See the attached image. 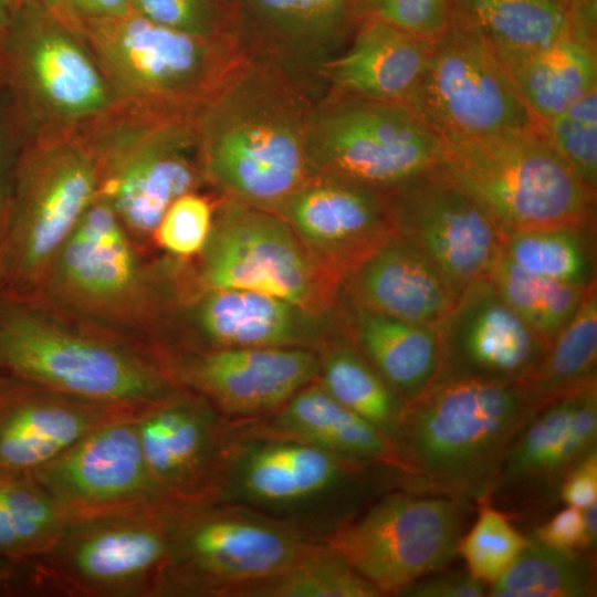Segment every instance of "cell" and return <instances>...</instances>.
<instances>
[{"label":"cell","mask_w":597,"mask_h":597,"mask_svg":"<svg viewBox=\"0 0 597 597\" xmlns=\"http://www.w3.org/2000/svg\"><path fill=\"white\" fill-rule=\"evenodd\" d=\"M322 94L243 54L195 115L206 185L220 197L275 212L313 176L306 129Z\"/></svg>","instance_id":"6da1fadb"},{"label":"cell","mask_w":597,"mask_h":597,"mask_svg":"<svg viewBox=\"0 0 597 597\" xmlns=\"http://www.w3.org/2000/svg\"><path fill=\"white\" fill-rule=\"evenodd\" d=\"M399 471L354 462L242 420H228L207 500L239 505L324 541L379 495Z\"/></svg>","instance_id":"7a4b0ae2"},{"label":"cell","mask_w":597,"mask_h":597,"mask_svg":"<svg viewBox=\"0 0 597 597\" xmlns=\"http://www.w3.org/2000/svg\"><path fill=\"white\" fill-rule=\"evenodd\" d=\"M538 406L520 383L438 378L405 405L392 440L398 489L489 500L515 434Z\"/></svg>","instance_id":"3957f363"},{"label":"cell","mask_w":597,"mask_h":597,"mask_svg":"<svg viewBox=\"0 0 597 597\" xmlns=\"http://www.w3.org/2000/svg\"><path fill=\"white\" fill-rule=\"evenodd\" d=\"M0 373L137 410L180 388L140 343L66 323L34 302L0 301Z\"/></svg>","instance_id":"277c9868"},{"label":"cell","mask_w":597,"mask_h":597,"mask_svg":"<svg viewBox=\"0 0 597 597\" xmlns=\"http://www.w3.org/2000/svg\"><path fill=\"white\" fill-rule=\"evenodd\" d=\"M439 168L512 232L596 226V193L575 175L543 124L442 139Z\"/></svg>","instance_id":"5b68a950"},{"label":"cell","mask_w":597,"mask_h":597,"mask_svg":"<svg viewBox=\"0 0 597 597\" xmlns=\"http://www.w3.org/2000/svg\"><path fill=\"white\" fill-rule=\"evenodd\" d=\"M98 189L96 163L77 133L24 139L0 235V301L34 300Z\"/></svg>","instance_id":"8992f818"},{"label":"cell","mask_w":597,"mask_h":597,"mask_svg":"<svg viewBox=\"0 0 597 597\" xmlns=\"http://www.w3.org/2000/svg\"><path fill=\"white\" fill-rule=\"evenodd\" d=\"M81 136L97 166V197L140 239L154 235L175 200L206 185L195 116H167L119 102Z\"/></svg>","instance_id":"52a82bcc"},{"label":"cell","mask_w":597,"mask_h":597,"mask_svg":"<svg viewBox=\"0 0 597 597\" xmlns=\"http://www.w3.org/2000/svg\"><path fill=\"white\" fill-rule=\"evenodd\" d=\"M0 83L24 139L74 134L119 102L82 35L36 2L0 45Z\"/></svg>","instance_id":"ba28073f"},{"label":"cell","mask_w":597,"mask_h":597,"mask_svg":"<svg viewBox=\"0 0 597 597\" xmlns=\"http://www.w3.org/2000/svg\"><path fill=\"white\" fill-rule=\"evenodd\" d=\"M176 259L147 266L111 206L97 197L52 261L33 301L103 323L163 321L175 295Z\"/></svg>","instance_id":"9c48e42d"},{"label":"cell","mask_w":597,"mask_h":597,"mask_svg":"<svg viewBox=\"0 0 597 597\" xmlns=\"http://www.w3.org/2000/svg\"><path fill=\"white\" fill-rule=\"evenodd\" d=\"M81 34L118 101L167 116H195L243 53L232 39H206L133 10L81 21Z\"/></svg>","instance_id":"30bf717a"},{"label":"cell","mask_w":597,"mask_h":597,"mask_svg":"<svg viewBox=\"0 0 597 597\" xmlns=\"http://www.w3.org/2000/svg\"><path fill=\"white\" fill-rule=\"evenodd\" d=\"M181 283L182 293L255 291L317 312L343 300L341 279L282 217L220 196L208 240L195 263L186 260Z\"/></svg>","instance_id":"8fae6325"},{"label":"cell","mask_w":597,"mask_h":597,"mask_svg":"<svg viewBox=\"0 0 597 597\" xmlns=\"http://www.w3.org/2000/svg\"><path fill=\"white\" fill-rule=\"evenodd\" d=\"M177 501L67 519L53 544L29 559L39 595L154 597Z\"/></svg>","instance_id":"7c38bea8"},{"label":"cell","mask_w":597,"mask_h":597,"mask_svg":"<svg viewBox=\"0 0 597 597\" xmlns=\"http://www.w3.org/2000/svg\"><path fill=\"white\" fill-rule=\"evenodd\" d=\"M442 138L409 106L324 91L306 129L312 175L391 193L437 168Z\"/></svg>","instance_id":"4fadbf2b"},{"label":"cell","mask_w":597,"mask_h":597,"mask_svg":"<svg viewBox=\"0 0 597 597\" xmlns=\"http://www.w3.org/2000/svg\"><path fill=\"white\" fill-rule=\"evenodd\" d=\"M314 542L247 507L177 502L154 597H227L284 567Z\"/></svg>","instance_id":"5bb4252c"},{"label":"cell","mask_w":597,"mask_h":597,"mask_svg":"<svg viewBox=\"0 0 597 597\" xmlns=\"http://www.w3.org/2000/svg\"><path fill=\"white\" fill-rule=\"evenodd\" d=\"M470 504L391 489L323 542L381 596H400L457 555Z\"/></svg>","instance_id":"9a60e30c"},{"label":"cell","mask_w":597,"mask_h":597,"mask_svg":"<svg viewBox=\"0 0 597 597\" xmlns=\"http://www.w3.org/2000/svg\"><path fill=\"white\" fill-rule=\"evenodd\" d=\"M406 105L442 139L540 123L494 50L455 24L432 41L426 67Z\"/></svg>","instance_id":"2e32d148"},{"label":"cell","mask_w":597,"mask_h":597,"mask_svg":"<svg viewBox=\"0 0 597 597\" xmlns=\"http://www.w3.org/2000/svg\"><path fill=\"white\" fill-rule=\"evenodd\" d=\"M164 318L171 328L160 347L302 348L322 350L347 332L341 306L317 312L270 294L235 290L182 293Z\"/></svg>","instance_id":"e0dca14e"},{"label":"cell","mask_w":597,"mask_h":597,"mask_svg":"<svg viewBox=\"0 0 597 597\" xmlns=\"http://www.w3.org/2000/svg\"><path fill=\"white\" fill-rule=\"evenodd\" d=\"M389 200L397 232L430 259L455 298L489 279L504 235L439 166L389 193Z\"/></svg>","instance_id":"ac0fdd59"},{"label":"cell","mask_w":597,"mask_h":597,"mask_svg":"<svg viewBox=\"0 0 597 597\" xmlns=\"http://www.w3.org/2000/svg\"><path fill=\"white\" fill-rule=\"evenodd\" d=\"M157 360L180 388L206 398L226 419L265 416L316 379L318 353L302 348L160 347Z\"/></svg>","instance_id":"d6986e66"},{"label":"cell","mask_w":597,"mask_h":597,"mask_svg":"<svg viewBox=\"0 0 597 597\" xmlns=\"http://www.w3.org/2000/svg\"><path fill=\"white\" fill-rule=\"evenodd\" d=\"M138 415L97 428L30 474L67 519L169 501L146 469Z\"/></svg>","instance_id":"ffe728a7"},{"label":"cell","mask_w":597,"mask_h":597,"mask_svg":"<svg viewBox=\"0 0 597 597\" xmlns=\"http://www.w3.org/2000/svg\"><path fill=\"white\" fill-rule=\"evenodd\" d=\"M233 38L247 56L324 91L322 69L357 25L356 0H227Z\"/></svg>","instance_id":"44dd1931"},{"label":"cell","mask_w":597,"mask_h":597,"mask_svg":"<svg viewBox=\"0 0 597 597\" xmlns=\"http://www.w3.org/2000/svg\"><path fill=\"white\" fill-rule=\"evenodd\" d=\"M341 281L396 233L389 195L314 175L274 212Z\"/></svg>","instance_id":"7402d4cb"},{"label":"cell","mask_w":597,"mask_h":597,"mask_svg":"<svg viewBox=\"0 0 597 597\" xmlns=\"http://www.w3.org/2000/svg\"><path fill=\"white\" fill-rule=\"evenodd\" d=\"M438 378L476 377L524 384L547 344L496 293L489 279L463 292L436 325Z\"/></svg>","instance_id":"603a6c76"},{"label":"cell","mask_w":597,"mask_h":597,"mask_svg":"<svg viewBox=\"0 0 597 597\" xmlns=\"http://www.w3.org/2000/svg\"><path fill=\"white\" fill-rule=\"evenodd\" d=\"M597 441V381L542 401L511 442L489 501L531 502L557 492Z\"/></svg>","instance_id":"cb8c5ba5"},{"label":"cell","mask_w":597,"mask_h":597,"mask_svg":"<svg viewBox=\"0 0 597 597\" xmlns=\"http://www.w3.org/2000/svg\"><path fill=\"white\" fill-rule=\"evenodd\" d=\"M227 419L203 397L185 388L136 418L148 474L169 501L207 500L221 453Z\"/></svg>","instance_id":"d4e9b609"},{"label":"cell","mask_w":597,"mask_h":597,"mask_svg":"<svg viewBox=\"0 0 597 597\" xmlns=\"http://www.w3.org/2000/svg\"><path fill=\"white\" fill-rule=\"evenodd\" d=\"M142 410L82 400L0 373V471L30 475L97 428Z\"/></svg>","instance_id":"484cf974"},{"label":"cell","mask_w":597,"mask_h":597,"mask_svg":"<svg viewBox=\"0 0 597 597\" xmlns=\"http://www.w3.org/2000/svg\"><path fill=\"white\" fill-rule=\"evenodd\" d=\"M356 305L406 322L437 325L457 298L430 259L396 233L342 280Z\"/></svg>","instance_id":"4316f807"},{"label":"cell","mask_w":597,"mask_h":597,"mask_svg":"<svg viewBox=\"0 0 597 597\" xmlns=\"http://www.w3.org/2000/svg\"><path fill=\"white\" fill-rule=\"evenodd\" d=\"M432 41L364 18L343 51L321 71L324 91L406 104L426 67Z\"/></svg>","instance_id":"83f0119b"},{"label":"cell","mask_w":597,"mask_h":597,"mask_svg":"<svg viewBox=\"0 0 597 597\" xmlns=\"http://www.w3.org/2000/svg\"><path fill=\"white\" fill-rule=\"evenodd\" d=\"M343 308L354 345L405 405L433 384L441 362L436 325L406 322L370 311L350 302L344 292Z\"/></svg>","instance_id":"f1b7e54d"},{"label":"cell","mask_w":597,"mask_h":597,"mask_svg":"<svg viewBox=\"0 0 597 597\" xmlns=\"http://www.w3.org/2000/svg\"><path fill=\"white\" fill-rule=\"evenodd\" d=\"M242 421L298 439L354 462L390 467L400 473L390 441L333 398L316 379L297 390L276 410Z\"/></svg>","instance_id":"f546056e"},{"label":"cell","mask_w":597,"mask_h":597,"mask_svg":"<svg viewBox=\"0 0 597 597\" xmlns=\"http://www.w3.org/2000/svg\"><path fill=\"white\" fill-rule=\"evenodd\" d=\"M595 31L578 30L531 51H495L520 96L546 123L597 87Z\"/></svg>","instance_id":"4dcf8cb0"},{"label":"cell","mask_w":597,"mask_h":597,"mask_svg":"<svg viewBox=\"0 0 597 597\" xmlns=\"http://www.w3.org/2000/svg\"><path fill=\"white\" fill-rule=\"evenodd\" d=\"M450 24L480 36L495 51H531L596 20L577 15L559 0H451Z\"/></svg>","instance_id":"1f68e13d"},{"label":"cell","mask_w":597,"mask_h":597,"mask_svg":"<svg viewBox=\"0 0 597 597\" xmlns=\"http://www.w3.org/2000/svg\"><path fill=\"white\" fill-rule=\"evenodd\" d=\"M318 357L316 381L392 444L405 404L365 360L348 331L320 350Z\"/></svg>","instance_id":"d6a6232c"},{"label":"cell","mask_w":597,"mask_h":597,"mask_svg":"<svg viewBox=\"0 0 597 597\" xmlns=\"http://www.w3.org/2000/svg\"><path fill=\"white\" fill-rule=\"evenodd\" d=\"M227 597H381L326 542L316 541L265 577L233 588Z\"/></svg>","instance_id":"836d02e7"},{"label":"cell","mask_w":597,"mask_h":597,"mask_svg":"<svg viewBox=\"0 0 597 597\" xmlns=\"http://www.w3.org/2000/svg\"><path fill=\"white\" fill-rule=\"evenodd\" d=\"M593 555L562 551L534 537L488 590L491 597H591L596 595Z\"/></svg>","instance_id":"e575fe53"},{"label":"cell","mask_w":597,"mask_h":597,"mask_svg":"<svg viewBox=\"0 0 597 597\" xmlns=\"http://www.w3.org/2000/svg\"><path fill=\"white\" fill-rule=\"evenodd\" d=\"M597 282H591L570 321L547 346L531 377L522 384L538 405L597 381Z\"/></svg>","instance_id":"d590c367"},{"label":"cell","mask_w":597,"mask_h":597,"mask_svg":"<svg viewBox=\"0 0 597 597\" xmlns=\"http://www.w3.org/2000/svg\"><path fill=\"white\" fill-rule=\"evenodd\" d=\"M504 254L528 273L586 287L596 280V226L512 232Z\"/></svg>","instance_id":"8d00e7d4"},{"label":"cell","mask_w":597,"mask_h":597,"mask_svg":"<svg viewBox=\"0 0 597 597\" xmlns=\"http://www.w3.org/2000/svg\"><path fill=\"white\" fill-rule=\"evenodd\" d=\"M67 517L30 476L0 471V555L29 561L48 549Z\"/></svg>","instance_id":"74e56055"},{"label":"cell","mask_w":597,"mask_h":597,"mask_svg":"<svg viewBox=\"0 0 597 597\" xmlns=\"http://www.w3.org/2000/svg\"><path fill=\"white\" fill-rule=\"evenodd\" d=\"M489 281L499 296L547 345L574 316L588 287L528 273L513 263L504 251Z\"/></svg>","instance_id":"f35d334b"},{"label":"cell","mask_w":597,"mask_h":597,"mask_svg":"<svg viewBox=\"0 0 597 597\" xmlns=\"http://www.w3.org/2000/svg\"><path fill=\"white\" fill-rule=\"evenodd\" d=\"M479 506L476 521L459 540L458 554L472 576L492 585L524 549L528 538L515 530L504 512L489 500Z\"/></svg>","instance_id":"ab89813d"},{"label":"cell","mask_w":597,"mask_h":597,"mask_svg":"<svg viewBox=\"0 0 597 597\" xmlns=\"http://www.w3.org/2000/svg\"><path fill=\"white\" fill-rule=\"evenodd\" d=\"M543 127L567 165L593 192L597 191V87Z\"/></svg>","instance_id":"60d3db41"},{"label":"cell","mask_w":597,"mask_h":597,"mask_svg":"<svg viewBox=\"0 0 597 597\" xmlns=\"http://www.w3.org/2000/svg\"><path fill=\"white\" fill-rule=\"evenodd\" d=\"M217 198L188 192L166 210L154 239L172 258L191 260L205 247L211 231Z\"/></svg>","instance_id":"b9f144b4"},{"label":"cell","mask_w":597,"mask_h":597,"mask_svg":"<svg viewBox=\"0 0 597 597\" xmlns=\"http://www.w3.org/2000/svg\"><path fill=\"white\" fill-rule=\"evenodd\" d=\"M132 10L184 33L234 40L227 0H132Z\"/></svg>","instance_id":"7bdbcfd3"},{"label":"cell","mask_w":597,"mask_h":597,"mask_svg":"<svg viewBox=\"0 0 597 597\" xmlns=\"http://www.w3.org/2000/svg\"><path fill=\"white\" fill-rule=\"evenodd\" d=\"M356 14L433 41L450 27L451 0H356Z\"/></svg>","instance_id":"ee69618b"},{"label":"cell","mask_w":597,"mask_h":597,"mask_svg":"<svg viewBox=\"0 0 597 597\" xmlns=\"http://www.w3.org/2000/svg\"><path fill=\"white\" fill-rule=\"evenodd\" d=\"M442 570V569H441ZM408 588L400 596L406 597H482L488 595L486 585L472 576L469 570H438Z\"/></svg>","instance_id":"f6af8a7d"},{"label":"cell","mask_w":597,"mask_h":597,"mask_svg":"<svg viewBox=\"0 0 597 597\" xmlns=\"http://www.w3.org/2000/svg\"><path fill=\"white\" fill-rule=\"evenodd\" d=\"M533 537L557 549L587 553L582 510L574 506L557 512L535 530Z\"/></svg>","instance_id":"bcb514c9"},{"label":"cell","mask_w":597,"mask_h":597,"mask_svg":"<svg viewBox=\"0 0 597 597\" xmlns=\"http://www.w3.org/2000/svg\"><path fill=\"white\" fill-rule=\"evenodd\" d=\"M558 495L567 506L579 510L597 502V451L589 453L563 480Z\"/></svg>","instance_id":"7dc6e473"},{"label":"cell","mask_w":597,"mask_h":597,"mask_svg":"<svg viewBox=\"0 0 597 597\" xmlns=\"http://www.w3.org/2000/svg\"><path fill=\"white\" fill-rule=\"evenodd\" d=\"M35 593L33 570L29 561L0 555V594Z\"/></svg>","instance_id":"c3c4849f"},{"label":"cell","mask_w":597,"mask_h":597,"mask_svg":"<svg viewBox=\"0 0 597 597\" xmlns=\"http://www.w3.org/2000/svg\"><path fill=\"white\" fill-rule=\"evenodd\" d=\"M69 4L80 29L83 20L115 18L132 11V0H69Z\"/></svg>","instance_id":"681fc988"},{"label":"cell","mask_w":597,"mask_h":597,"mask_svg":"<svg viewBox=\"0 0 597 597\" xmlns=\"http://www.w3.org/2000/svg\"><path fill=\"white\" fill-rule=\"evenodd\" d=\"M35 2L81 34L80 25L71 12L69 0H36Z\"/></svg>","instance_id":"f907efd6"},{"label":"cell","mask_w":597,"mask_h":597,"mask_svg":"<svg viewBox=\"0 0 597 597\" xmlns=\"http://www.w3.org/2000/svg\"><path fill=\"white\" fill-rule=\"evenodd\" d=\"M582 514L585 525L586 552L593 555L597 543V502L582 509Z\"/></svg>","instance_id":"816d5d0a"},{"label":"cell","mask_w":597,"mask_h":597,"mask_svg":"<svg viewBox=\"0 0 597 597\" xmlns=\"http://www.w3.org/2000/svg\"><path fill=\"white\" fill-rule=\"evenodd\" d=\"M579 17L596 18V0H559Z\"/></svg>","instance_id":"f5cc1de1"},{"label":"cell","mask_w":597,"mask_h":597,"mask_svg":"<svg viewBox=\"0 0 597 597\" xmlns=\"http://www.w3.org/2000/svg\"><path fill=\"white\" fill-rule=\"evenodd\" d=\"M1 128V124H0ZM1 129H0V235L4 222L6 217V210H7V201H8V191L9 189H6L3 184V174H2V153H1Z\"/></svg>","instance_id":"db71d44e"},{"label":"cell","mask_w":597,"mask_h":597,"mask_svg":"<svg viewBox=\"0 0 597 597\" xmlns=\"http://www.w3.org/2000/svg\"><path fill=\"white\" fill-rule=\"evenodd\" d=\"M14 17L9 13L8 0H0V45Z\"/></svg>","instance_id":"11a10c76"}]
</instances>
